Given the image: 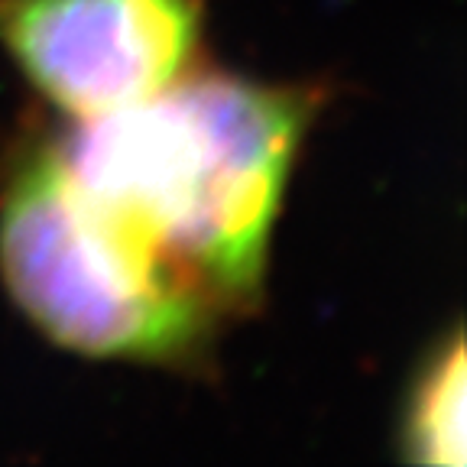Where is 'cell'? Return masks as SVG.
Masks as SVG:
<instances>
[{
	"instance_id": "1",
	"label": "cell",
	"mask_w": 467,
	"mask_h": 467,
	"mask_svg": "<svg viewBox=\"0 0 467 467\" xmlns=\"http://www.w3.org/2000/svg\"><path fill=\"white\" fill-rule=\"evenodd\" d=\"M315 108L308 88L195 75L114 114L75 120L56 153L104 214L231 312L263 285Z\"/></svg>"
},
{
	"instance_id": "2",
	"label": "cell",
	"mask_w": 467,
	"mask_h": 467,
	"mask_svg": "<svg viewBox=\"0 0 467 467\" xmlns=\"http://www.w3.org/2000/svg\"><path fill=\"white\" fill-rule=\"evenodd\" d=\"M0 276L49 341L85 358L179 364L224 315L68 179L56 140L29 143L7 172Z\"/></svg>"
},
{
	"instance_id": "3",
	"label": "cell",
	"mask_w": 467,
	"mask_h": 467,
	"mask_svg": "<svg viewBox=\"0 0 467 467\" xmlns=\"http://www.w3.org/2000/svg\"><path fill=\"white\" fill-rule=\"evenodd\" d=\"M202 0H0V46L72 120H95L182 78Z\"/></svg>"
},
{
	"instance_id": "4",
	"label": "cell",
	"mask_w": 467,
	"mask_h": 467,
	"mask_svg": "<svg viewBox=\"0 0 467 467\" xmlns=\"http://www.w3.org/2000/svg\"><path fill=\"white\" fill-rule=\"evenodd\" d=\"M406 445L431 464L464 461V348L451 337L416 379L406 409Z\"/></svg>"
}]
</instances>
